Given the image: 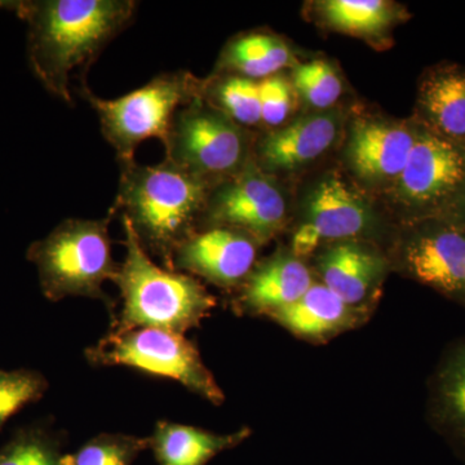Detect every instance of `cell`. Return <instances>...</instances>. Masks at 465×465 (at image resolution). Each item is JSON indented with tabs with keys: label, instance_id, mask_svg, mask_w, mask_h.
<instances>
[{
	"label": "cell",
	"instance_id": "cell-6",
	"mask_svg": "<svg viewBox=\"0 0 465 465\" xmlns=\"http://www.w3.org/2000/svg\"><path fill=\"white\" fill-rule=\"evenodd\" d=\"M203 97L173 116L163 146L164 161L211 183L240 173L253 161L250 134Z\"/></svg>",
	"mask_w": 465,
	"mask_h": 465
},
{
	"label": "cell",
	"instance_id": "cell-7",
	"mask_svg": "<svg viewBox=\"0 0 465 465\" xmlns=\"http://www.w3.org/2000/svg\"><path fill=\"white\" fill-rule=\"evenodd\" d=\"M85 358L94 366H124L145 374L171 379L210 401L224 402L223 391L204 366L194 342L183 333L162 329H134L108 332Z\"/></svg>",
	"mask_w": 465,
	"mask_h": 465
},
{
	"label": "cell",
	"instance_id": "cell-29",
	"mask_svg": "<svg viewBox=\"0 0 465 465\" xmlns=\"http://www.w3.org/2000/svg\"><path fill=\"white\" fill-rule=\"evenodd\" d=\"M436 217L454 225L465 226V180Z\"/></svg>",
	"mask_w": 465,
	"mask_h": 465
},
{
	"label": "cell",
	"instance_id": "cell-25",
	"mask_svg": "<svg viewBox=\"0 0 465 465\" xmlns=\"http://www.w3.org/2000/svg\"><path fill=\"white\" fill-rule=\"evenodd\" d=\"M64 440L45 428L18 430L0 448V465H63Z\"/></svg>",
	"mask_w": 465,
	"mask_h": 465
},
{
	"label": "cell",
	"instance_id": "cell-14",
	"mask_svg": "<svg viewBox=\"0 0 465 465\" xmlns=\"http://www.w3.org/2000/svg\"><path fill=\"white\" fill-rule=\"evenodd\" d=\"M341 116L318 112L266 134L253 145V161L262 171H290L323 155L338 139Z\"/></svg>",
	"mask_w": 465,
	"mask_h": 465
},
{
	"label": "cell",
	"instance_id": "cell-3",
	"mask_svg": "<svg viewBox=\"0 0 465 465\" xmlns=\"http://www.w3.org/2000/svg\"><path fill=\"white\" fill-rule=\"evenodd\" d=\"M121 222L125 259L114 283L124 308L109 332L162 329L185 333L197 327L215 308V298L193 275L155 264L128 220L121 217Z\"/></svg>",
	"mask_w": 465,
	"mask_h": 465
},
{
	"label": "cell",
	"instance_id": "cell-8",
	"mask_svg": "<svg viewBox=\"0 0 465 465\" xmlns=\"http://www.w3.org/2000/svg\"><path fill=\"white\" fill-rule=\"evenodd\" d=\"M416 124L414 146L393 183L397 204L412 223L439 215L465 180V145Z\"/></svg>",
	"mask_w": 465,
	"mask_h": 465
},
{
	"label": "cell",
	"instance_id": "cell-10",
	"mask_svg": "<svg viewBox=\"0 0 465 465\" xmlns=\"http://www.w3.org/2000/svg\"><path fill=\"white\" fill-rule=\"evenodd\" d=\"M412 224L402 250L407 273L465 305V226L437 217Z\"/></svg>",
	"mask_w": 465,
	"mask_h": 465
},
{
	"label": "cell",
	"instance_id": "cell-5",
	"mask_svg": "<svg viewBox=\"0 0 465 465\" xmlns=\"http://www.w3.org/2000/svg\"><path fill=\"white\" fill-rule=\"evenodd\" d=\"M81 94L99 116L101 134L115 150L121 166L134 163V153L146 140H166L173 116L183 106L202 96L203 81L191 73H163L149 84L118 99L96 96L87 84Z\"/></svg>",
	"mask_w": 465,
	"mask_h": 465
},
{
	"label": "cell",
	"instance_id": "cell-18",
	"mask_svg": "<svg viewBox=\"0 0 465 465\" xmlns=\"http://www.w3.org/2000/svg\"><path fill=\"white\" fill-rule=\"evenodd\" d=\"M293 335L308 341H323L351 329L361 313L345 304L323 283H313L302 299L269 314Z\"/></svg>",
	"mask_w": 465,
	"mask_h": 465
},
{
	"label": "cell",
	"instance_id": "cell-9",
	"mask_svg": "<svg viewBox=\"0 0 465 465\" xmlns=\"http://www.w3.org/2000/svg\"><path fill=\"white\" fill-rule=\"evenodd\" d=\"M286 213L283 193L252 161L240 173L213 183L198 229L228 226L262 243L282 228Z\"/></svg>",
	"mask_w": 465,
	"mask_h": 465
},
{
	"label": "cell",
	"instance_id": "cell-1",
	"mask_svg": "<svg viewBox=\"0 0 465 465\" xmlns=\"http://www.w3.org/2000/svg\"><path fill=\"white\" fill-rule=\"evenodd\" d=\"M0 9L14 12L27 26L30 69L43 87L73 105L72 79L87 72L104 48L133 23V0H11Z\"/></svg>",
	"mask_w": 465,
	"mask_h": 465
},
{
	"label": "cell",
	"instance_id": "cell-28",
	"mask_svg": "<svg viewBox=\"0 0 465 465\" xmlns=\"http://www.w3.org/2000/svg\"><path fill=\"white\" fill-rule=\"evenodd\" d=\"M262 124L278 127L286 122L292 110V94L289 81L283 75L275 74L258 81Z\"/></svg>",
	"mask_w": 465,
	"mask_h": 465
},
{
	"label": "cell",
	"instance_id": "cell-21",
	"mask_svg": "<svg viewBox=\"0 0 465 465\" xmlns=\"http://www.w3.org/2000/svg\"><path fill=\"white\" fill-rule=\"evenodd\" d=\"M432 415L443 433L465 450V341L443 358L432 391Z\"/></svg>",
	"mask_w": 465,
	"mask_h": 465
},
{
	"label": "cell",
	"instance_id": "cell-22",
	"mask_svg": "<svg viewBox=\"0 0 465 465\" xmlns=\"http://www.w3.org/2000/svg\"><path fill=\"white\" fill-rule=\"evenodd\" d=\"M202 97L242 127L262 124L258 81L240 75L220 74L203 82Z\"/></svg>",
	"mask_w": 465,
	"mask_h": 465
},
{
	"label": "cell",
	"instance_id": "cell-19",
	"mask_svg": "<svg viewBox=\"0 0 465 465\" xmlns=\"http://www.w3.org/2000/svg\"><path fill=\"white\" fill-rule=\"evenodd\" d=\"M250 434L249 428L217 434L191 425L159 420L149 436V450L158 465H206L223 451L241 445Z\"/></svg>",
	"mask_w": 465,
	"mask_h": 465
},
{
	"label": "cell",
	"instance_id": "cell-2",
	"mask_svg": "<svg viewBox=\"0 0 465 465\" xmlns=\"http://www.w3.org/2000/svg\"><path fill=\"white\" fill-rule=\"evenodd\" d=\"M213 183L164 161L155 166H121L109 213L128 220L149 255L173 269L174 251L200 228Z\"/></svg>",
	"mask_w": 465,
	"mask_h": 465
},
{
	"label": "cell",
	"instance_id": "cell-26",
	"mask_svg": "<svg viewBox=\"0 0 465 465\" xmlns=\"http://www.w3.org/2000/svg\"><path fill=\"white\" fill-rule=\"evenodd\" d=\"M293 87L312 108L326 110L341 99V76L327 61L302 64L293 72Z\"/></svg>",
	"mask_w": 465,
	"mask_h": 465
},
{
	"label": "cell",
	"instance_id": "cell-16",
	"mask_svg": "<svg viewBox=\"0 0 465 465\" xmlns=\"http://www.w3.org/2000/svg\"><path fill=\"white\" fill-rule=\"evenodd\" d=\"M322 283L345 304L358 308L381 284L387 262L381 253L356 241L336 242L318 258Z\"/></svg>",
	"mask_w": 465,
	"mask_h": 465
},
{
	"label": "cell",
	"instance_id": "cell-20",
	"mask_svg": "<svg viewBox=\"0 0 465 465\" xmlns=\"http://www.w3.org/2000/svg\"><path fill=\"white\" fill-rule=\"evenodd\" d=\"M292 63L289 45L273 34L252 32L235 36L219 61L222 74L262 81Z\"/></svg>",
	"mask_w": 465,
	"mask_h": 465
},
{
	"label": "cell",
	"instance_id": "cell-15",
	"mask_svg": "<svg viewBox=\"0 0 465 465\" xmlns=\"http://www.w3.org/2000/svg\"><path fill=\"white\" fill-rule=\"evenodd\" d=\"M416 121L465 145V65L440 63L425 70L419 82Z\"/></svg>",
	"mask_w": 465,
	"mask_h": 465
},
{
	"label": "cell",
	"instance_id": "cell-17",
	"mask_svg": "<svg viewBox=\"0 0 465 465\" xmlns=\"http://www.w3.org/2000/svg\"><path fill=\"white\" fill-rule=\"evenodd\" d=\"M313 284L311 272L292 253L278 252L255 265L242 284L238 308L246 313L269 314L289 307Z\"/></svg>",
	"mask_w": 465,
	"mask_h": 465
},
{
	"label": "cell",
	"instance_id": "cell-12",
	"mask_svg": "<svg viewBox=\"0 0 465 465\" xmlns=\"http://www.w3.org/2000/svg\"><path fill=\"white\" fill-rule=\"evenodd\" d=\"M260 242L228 226L198 229L174 251L173 269L231 289L243 284L255 268Z\"/></svg>",
	"mask_w": 465,
	"mask_h": 465
},
{
	"label": "cell",
	"instance_id": "cell-27",
	"mask_svg": "<svg viewBox=\"0 0 465 465\" xmlns=\"http://www.w3.org/2000/svg\"><path fill=\"white\" fill-rule=\"evenodd\" d=\"M45 376L33 370H0V428L23 407L42 399L47 391Z\"/></svg>",
	"mask_w": 465,
	"mask_h": 465
},
{
	"label": "cell",
	"instance_id": "cell-23",
	"mask_svg": "<svg viewBox=\"0 0 465 465\" xmlns=\"http://www.w3.org/2000/svg\"><path fill=\"white\" fill-rule=\"evenodd\" d=\"M326 23L354 35H381L394 18L393 5L381 0H327L321 5Z\"/></svg>",
	"mask_w": 465,
	"mask_h": 465
},
{
	"label": "cell",
	"instance_id": "cell-11",
	"mask_svg": "<svg viewBox=\"0 0 465 465\" xmlns=\"http://www.w3.org/2000/svg\"><path fill=\"white\" fill-rule=\"evenodd\" d=\"M304 222L292 238V255H309L322 241H351L374 226L369 202L335 174L314 186L305 203Z\"/></svg>",
	"mask_w": 465,
	"mask_h": 465
},
{
	"label": "cell",
	"instance_id": "cell-13",
	"mask_svg": "<svg viewBox=\"0 0 465 465\" xmlns=\"http://www.w3.org/2000/svg\"><path fill=\"white\" fill-rule=\"evenodd\" d=\"M418 124L365 119L351 131L347 158L351 170L367 183L396 182L416 139Z\"/></svg>",
	"mask_w": 465,
	"mask_h": 465
},
{
	"label": "cell",
	"instance_id": "cell-24",
	"mask_svg": "<svg viewBox=\"0 0 465 465\" xmlns=\"http://www.w3.org/2000/svg\"><path fill=\"white\" fill-rule=\"evenodd\" d=\"M150 448L149 437L124 433H100L74 454H65L63 465H134Z\"/></svg>",
	"mask_w": 465,
	"mask_h": 465
},
{
	"label": "cell",
	"instance_id": "cell-4",
	"mask_svg": "<svg viewBox=\"0 0 465 465\" xmlns=\"http://www.w3.org/2000/svg\"><path fill=\"white\" fill-rule=\"evenodd\" d=\"M113 213L104 219H67L42 240L30 244L26 258L38 271L39 283L51 302L82 296L114 302L104 291V283L115 282L121 264L112 252L109 225Z\"/></svg>",
	"mask_w": 465,
	"mask_h": 465
}]
</instances>
